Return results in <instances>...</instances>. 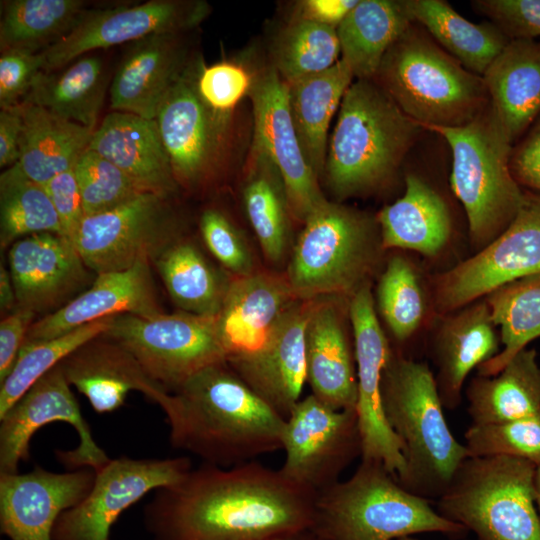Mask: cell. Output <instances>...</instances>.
<instances>
[{
	"instance_id": "cell-44",
	"label": "cell",
	"mask_w": 540,
	"mask_h": 540,
	"mask_svg": "<svg viewBox=\"0 0 540 540\" xmlns=\"http://www.w3.org/2000/svg\"><path fill=\"white\" fill-rule=\"evenodd\" d=\"M340 54L336 28L290 19L274 42L271 65L291 84L329 69Z\"/></svg>"
},
{
	"instance_id": "cell-6",
	"label": "cell",
	"mask_w": 540,
	"mask_h": 540,
	"mask_svg": "<svg viewBox=\"0 0 540 540\" xmlns=\"http://www.w3.org/2000/svg\"><path fill=\"white\" fill-rule=\"evenodd\" d=\"M373 80L424 129L464 126L490 104L482 76L413 23L386 52Z\"/></svg>"
},
{
	"instance_id": "cell-22",
	"label": "cell",
	"mask_w": 540,
	"mask_h": 540,
	"mask_svg": "<svg viewBox=\"0 0 540 540\" xmlns=\"http://www.w3.org/2000/svg\"><path fill=\"white\" fill-rule=\"evenodd\" d=\"M17 307L52 310L87 281L88 268L70 239L54 233L17 240L9 251Z\"/></svg>"
},
{
	"instance_id": "cell-43",
	"label": "cell",
	"mask_w": 540,
	"mask_h": 540,
	"mask_svg": "<svg viewBox=\"0 0 540 540\" xmlns=\"http://www.w3.org/2000/svg\"><path fill=\"white\" fill-rule=\"evenodd\" d=\"M113 318L91 322L51 339L25 341L11 372L0 383V418L42 376L83 344L106 332Z\"/></svg>"
},
{
	"instance_id": "cell-60",
	"label": "cell",
	"mask_w": 540,
	"mask_h": 540,
	"mask_svg": "<svg viewBox=\"0 0 540 540\" xmlns=\"http://www.w3.org/2000/svg\"><path fill=\"white\" fill-rule=\"evenodd\" d=\"M397 540H419V539L416 538L415 536H408V537H403Z\"/></svg>"
},
{
	"instance_id": "cell-47",
	"label": "cell",
	"mask_w": 540,
	"mask_h": 540,
	"mask_svg": "<svg viewBox=\"0 0 540 540\" xmlns=\"http://www.w3.org/2000/svg\"><path fill=\"white\" fill-rule=\"evenodd\" d=\"M85 216L113 209L143 192L116 165L87 147L74 165Z\"/></svg>"
},
{
	"instance_id": "cell-34",
	"label": "cell",
	"mask_w": 540,
	"mask_h": 540,
	"mask_svg": "<svg viewBox=\"0 0 540 540\" xmlns=\"http://www.w3.org/2000/svg\"><path fill=\"white\" fill-rule=\"evenodd\" d=\"M472 424L515 420L540 411L537 352L525 348L493 376H475L466 389Z\"/></svg>"
},
{
	"instance_id": "cell-42",
	"label": "cell",
	"mask_w": 540,
	"mask_h": 540,
	"mask_svg": "<svg viewBox=\"0 0 540 540\" xmlns=\"http://www.w3.org/2000/svg\"><path fill=\"white\" fill-rule=\"evenodd\" d=\"M39 233L64 236L44 185L29 179L15 164L0 175L1 248Z\"/></svg>"
},
{
	"instance_id": "cell-5",
	"label": "cell",
	"mask_w": 540,
	"mask_h": 540,
	"mask_svg": "<svg viewBox=\"0 0 540 540\" xmlns=\"http://www.w3.org/2000/svg\"><path fill=\"white\" fill-rule=\"evenodd\" d=\"M312 530L325 540H397L421 533L463 536L429 499L405 489L383 464L361 460L352 476L319 492Z\"/></svg>"
},
{
	"instance_id": "cell-24",
	"label": "cell",
	"mask_w": 540,
	"mask_h": 540,
	"mask_svg": "<svg viewBox=\"0 0 540 540\" xmlns=\"http://www.w3.org/2000/svg\"><path fill=\"white\" fill-rule=\"evenodd\" d=\"M181 36L159 33L131 43L110 85L113 111L155 119L161 102L191 64Z\"/></svg>"
},
{
	"instance_id": "cell-23",
	"label": "cell",
	"mask_w": 540,
	"mask_h": 540,
	"mask_svg": "<svg viewBox=\"0 0 540 540\" xmlns=\"http://www.w3.org/2000/svg\"><path fill=\"white\" fill-rule=\"evenodd\" d=\"M149 263L144 260L124 271L97 274L89 289L35 321L26 341L51 339L119 314L161 313Z\"/></svg>"
},
{
	"instance_id": "cell-13",
	"label": "cell",
	"mask_w": 540,
	"mask_h": 540,
	"mask_svg": "<svg viewBox=\"0 0 540 540\" xmlns=\"http://www.w3.org/2000/svg\"><path fill=\"white\" fill-rule=\"evenodd\" d=\"M191 63L161 102L155 121L180 186L193 188L214 174L229 153L233 115L211 109L196 86Z\"/></svg>"
},
{
	"instance_id": "cell-19",
	"label": "cell",
	"mask_w": 540,
	"mask_h": 540,
	"mask_svg": "<svg viewBox=\"0 0 540 540\" xmlns=\"http://www.w3.org/2000/svg\"><path fill=\"white\" fill-rule=\"evenodd\" d=\"M248 98L252 104L251 144L277 167L284 182L292 218L304 223L326 198L302 151L289 104V84L272 65L255 70Z\"/></svg>"
},
{
	"instance_id": "cell-8",
	"label": "cell",
	"mask_w": 540,
	"mask_h": 540,
	"mask_svg": "<svg viewBox=\"0 0 540 540\" xmlns=\"http://www.w3.org/2000/svg\"><path fill=\"white\" fill-rule=\"evenodd\" d=\"M425 130L450 146L451 188L464 207L473 244L485 247L510 225L524 200L510 168L511 140L491 104L464 126Z\"/></svg>"
},
{
	"instance_id": "cell-15",
	"label": "cell",
	"mask_w": 540,
	"mask_h": 540,
	"mask_svg": "<svg viewBox=\"0 0 540 540\" xmlns=\"http://www.w3.org/2000/svg\"><path fill=\"white\" fill-rule=\"evenodd\" d=\"M53 422L70 424L78 433L77 448L56 451L57 459L69 471L90 468L98 472L111 460L95 442L71 385L58 364L0 418V473L19 472L20 462L29 459L34 433Z\"/></svg>"
},
{
	"instance_id": "cell-1",
	"label": "cell",
	"mask_w": 540,
	"mask_h": 540,
	"mask_svg": "<svg viewBox=\"0 0 540 540\" xmlns=\"http://www.w3.org/2000/svg\"><path fill=\"white\" fill-rule=\"evenodd\" d=\"M317 494L256 460L203 463L144 507L152 540H283L312 529Z\"/></svg>"
},
{
	"instance_id": "cell-14",
	"label": "cell",
	"mask_w": 540,
	"mask_h": 540,
	"mask_svg": "<svg viewBox=\"0 0 540 540\" xmlns=\"http://www.w3.org/2000/svg\"><path fill=\"white\" fill-rule=\"evenodd\" d=\"M167 200L143 193L85 216L71 241L87 268L96 274L124 271L155 259L174 240L175 220Z\"/></svg>"
},
{
	"instance_id": "cell-50",
	"label": "cell",
	"mask_w": 540,
	"mask_h": 540,
	"mask_svg": "<svg viewBox=\"0 0 540 540\" xmlns=\"http://www.w3.org/2000/svg\"><path fill=\"white\" fill-rule=\"evenodd\" d=\"M42 71H44L42 52L22 49L1 50L0 108H10L21 104Z\"/></svg>"
},
{
	"instance_id": "cell-41",
	"label": "cell",
	"mask_w": 540,
	"mask_h": 540,
	"mask_svg": "<svg viewBox=\"0 0 540 540\" xmlns=\"http://www.w3.org/2000/svg\"><path fill=\"white\" fill-rule=\"evenodd\" d=\"M0 50L41 52L66 36L89 9L83 0L2 2Z\"/></svg>"
},
{
	"instance_id": "cell-38",
	"label": "cell",
	"mask_w": 540,
	"mask_h": 540,
	"mask_svg": "<svg viewBox=\"0 0 540 540\" xmlns=\"http://www.w3.org/2000/svg\"><path fill=\"white\" fill-rule=\"evenodd\" d=\"M105 91L102 60L82 56L58 71L40 72L22 102L95 129Z\"/></svg>"
},
{
	"instance_id": "cell-49",
	"label": "cell",
	"mask_w": 540,
	"mask_h": 540,
	"mask_svg": "<svg viewBox=\"0 0 540 540\" xmlns=\"http://www.w3.org/2000/svg\"><path fill=\"white\" fill-rule=\"evenodd\" d=\"M200 231L209 251L234 277L255 272L245 239L223 212L206 209L200 217Z\"/></svg>"
},
{
	"instance_id": "cell-25",
	"label": "cell",
	"mask_w": 540,
	"mask_h": 540,
	"mask_svg": "<svg viewBox=\"0 0 540 540\" xmlns=\"http://www.w3.org/2000/svg\"><path fill=\"white\" fill-rule=\"evenodd\" d=\"M60 365L71 387L97 413L119 409L131 391L141 392L160 407L170 394L148 377L127 350L103 334L83 344Z\"/></svg>"
},
{
	"instance_id": "cell-56",
	"label": "cell",
	"mask_w": 540,
	"mask_h": 540,
	"mask_svg": "<svg viewBox=\"0 0 540 540\" xmlns=\"http://www.w3.org/2000/svg\"><path fill=\"white\" fill-rule=\"evenodd\" d=\"M23 119L20 104L0 109V167L9 168L19 161Z\"/></svg>"
},
{
	"instance_id": "cell-40",
	"label": "cell",
	"mask_w": 540,
	"mask_h": 540,
	"mask_svg": "<svg viewBox=\"0 0 540 540\" xmlns=\"http://www.w3.org/2000/svg\"><path fill=\"white\" fill-rule=\"evenodd\" d=\"M484 300L492 321L500 327L503 348L477 369L478 375L493 376L531 341L540 337V274L505 284Z\"/></svg>"
},
{
	"instance_id": "cell-45",
	"label": "cell",
	"mask_w": 540,
	"mask_h": 540,
	"mask_svg": "<svg viewBox=\"0 0 540 540\" xmlns=\"http://www.w3.org/2000/svg\"><path fill=\"white\" fill-rule=\"evenodd\" d=\"M377 304L392 336L399 342L409 339L425 314V298L413 265L393 256L385 266L377 286Z\"/></svg>"
},
{
	"instance_id": "cell-53",
	"label": "cell",
	"mask_w": 540,
	"mask_h": 540,
	"mask_svg": "<svg viewBox=\"0 0 540 540\" xmlns=\"http://www.w3.org/2000/svg\"><path fill=\"white\" fill-rule=\"evenodd\" d=\"M36 313L17 307L0 323V383L11 372Z\"/></svg>"
},
{
	"instance_id": "cell-55",
	"label": "cell",
	"mask_w": 540,
	"mask_h": 540,
	"mask_svg": "<svg viewBox=\"0 0 540 540\" xmlns=\"http://www.w3.org/2000/svg\"><path fill=\"white\" fill-rule=\"evenodd\" d=\"M359 0H302L294 6L291 19L338 28Z\"/></svg>"
},
{
	"instance_id": "cell-18",
	"label": "cell",
	"mask_w": 540,
	"mask_h": 540,
	"mask_svg": "<svg viewBox=\"0 0 540 540\" xmlns=\"http://www.w3.org/2000/svg\"><path fill=\"white\" fill-rule=\"evenodd\" d=\"M348 317L356 361L361 460L379 462L398 478L405 469L403 446L386 420L381 400L382 375L392 350L375 311L370 283L349 298Z\"/></svg>"
},
{
	"instance_id": "cell-35",
	"label": "cell",
	"mask_w": 540,
	"mask_h": 540,
	"mask_svg": "<svg viewBox=\"0 0 540 540\" xmlns=\"http://www.w3.org/2000/svg\"><path fill=\"white\" fill-rule=\"evenodd\" d=\"M412 23L404 0H359L337 28L341 59L357 80H373L386 52Z\"/></svg>"
},
{
	"instance_id": "cell-48",
	"label": "cell",
	"mask_w": 540,
	"mask_h": 540,
	"mask_svg": "<svg viewBox=\"0 0 540 540\" xmlns=\"http://www.w3.org/2000/svg\"><path fill=\"white\" fill-rule=\"evenodd\" d=\"M255 70L241 60H222L212 65L198 62L196 86L214 111L234 115L238 104L249 96Z\"/></svg>"
},
{
	"instance_id": "cell-28",
	"label": "cell",
	"mask_w": 540,
	"mask_h": 540,
	"mask_svg": "<svg viewBox=\"0 0 540 540\" xmlns=\"http://www.w3.org/2000/svg\"><path fill=\"white\" fill-rule=\"evenodd\" d=\"M499 344L485 300L473 302L442 321L434 336L433 355L436 386L444 408L454 410L459 406L467 376L498 354Z\"/></svg>"
},
{
	"instance_id": "cell-17",
	"label": "cell",
	"mask_w": 540,
	"mask_h": 540,
	"mask_svg": "<svg viewBox=\"0 0 540 540\" xmlns=\"http://www.w3.org/2000/svg\"><path fill=\"white\" fill-rule=\"evenodd\" d=\"M191 469L188 457L111 459L96 472L88 495L59 516L53 540H109L125 510L149 492L177 483Z\"/></svg>"
},
{
	"instance_id": "cell-37",
	"label": "cell",
	"mask_w": 540,
	"mask_h": 540,
	"mask_svg": "<svg viewBox=\"0 0 540 540\" xmlns=\"http://www.w3.org/2000/svg\"><path fill=\"white\" fill-rule=\"evenodd\" d=\"M413 22L470 72L482 76L510 39L492 23L474 24L442 0H404Z\"/></svg>"
},
{
	"instance_id": "cell-31",
	"label": "cell",
	"mask_w": 540,
	"mask_h": 540,
	"mask_svg": "<svg viewBox=\"0 0 540 540\" xmlns=\"http://www.w3.org/2000/svg\"><path fill=\"white\" fill-rule=\"evenodd\" d=\"M405 184L403 196L376 217L383 248L435 256L451 236L449 209L444 199L417 175L406 176Z\"/></svg>"
},
{
	"instance_id": "cell-51",
	"label": "cell",
	"mask_w": 540,
	"mask_h": 540,
	"mask_svg": "<svg viewBox=\"0 0 540 540\" xmlns=\"http://www.w3.org/2000/svg\"><path fill=\"white\" fill-rule=\"evenodd\" d=\"M472 4L510 40L540 37V0H477Z\"/></svg>"
},
{
	"instance_id": "cell-52",
	"label": "cell",
	"mask_w": 540,
	"mask_h": 540,
	"mask_svg": "<svg viewBox=\"0 0 540 540\" xmlns=\"http://www.w3.org/2000/svg\"><path fill=\"white\" fill-rule=\"evenodd\" d=\"M58 215L63 235L71 240L85 217L74 167L44 185Z\"/></svg>"
},
{
	"instance_id": "cell-26",
	"label": "cell",
	"mask_w": 540,
	"mask_h": 540,
	"mask_svg": "<svg viewBox=\"0 0 540 540\" xmlns=\"http://www.w3.org/2000/svg\"><path fill=\"white\" fill-rule=\"evenodd\" d=\"M344 298L314 300L305 331L306 382L312 395L334 409H356L357 374L345 327Z\"/></svg>"
},
{
	"instance_id": "cell-54",
	"label": "cell",
	"mask_w": 540,
	"mask_h": 540,
	"mask_svg": "<svg viewBox=\"0 0 540 540\" xmlns=\"http://www.w3.org/2000/svg\"><path fill=\"white\" fill-rule=\"evenodd\" d=\"M510 168L519 184L540 192V116L512 149Z\"/></svg>"
},
{
	"instance_id": "cell-57",
	"label": "cell",
	"mask_w": 540,
	"mask_h": 540,
	"mask_svg": "<svg viewBox=\"0 0 540 540\" xmlns=\"http://www.w3.org/2000/svg\"><path fill=\"white\" fill-rule=\"evenodd\" d=\"M17 308L16 294L9 270L1 263L0 267V308L1 312H8Z\"/></svg>"
},
{
	"instance_id": "cell-3",
	"label": "cell",
	"mask_w": 540,
	"mask_h": 540,
	"mask_svg": "<svg viewBox=\"0 0 540 540\" xmlns=\"http://www.w3.org/2000/svg\"><path fill=\"white\" fill-rule=\"evenodd\" d=\"M422 130L374 80L353 82L328 141L323 177L332 194L341 201L382 187Z\"/></svg>"
},
{
	"instance_id": "cell-30",
	"label": "cell",
	"mask_w": 540,
	"mask_h": 540,
	"mask_svg": "<svg viewBox=\"0 0 540 540\" xmlns=\"http://www.w3.org/2000/svg\"><path fill=\"white\" fill-rule=\"evenodd\" d=\"M482 78L490 104L513 143L540 116V41L510 40Z\"/></svg>"
},
{
	"instance_id": "cell-10",
	"label": "cell",
	"mask_w": 540,
	"mask_h": 540,
	"mask_svg": "<svg viewBox=\"0 0 540 540\" xmlns=\"http://www.w3.org/2000/svg\"><path fill=\"white\" fill-rule=\"evenodd\" d=\"M103 335L127 350L148 377L169 393L228 358L216 316L184 311L148 317L119 314Z\"/></svg>"
},
{
	"instance_id": "cell-32",
	"label": "cell",
	"mask_w": 540,
	"mask_h": 540,
	"mask_svg": "<svg viewBox=\"0 0 540 540\" xmlns=\"http://www.w3.org/2000/svg\"><path fill=\"white\" fill-rule=\"evenodd\" d=\"M353 78L348 64L340 59L325 71L289 84L294 127L305 158L319 180L324 174L331 120Z\"/></svg>"
},
{
	"instance_id": "cell-39",
	"label": "cell",
	"mask_w": 540,
	"mask_h": 540,
	"mask_svg": "<svg viewBox=\"0 0 540 540\" xmlns=\"http://www.w3.org/2000/svg\"><path fill=\"white\" fill-rule=\"evenodd\" d=\"M155 264L168 294L181 311L217 316L231 278L214 269L195 245L174 239L157 255Z\"/></svg>"
},
{
	"instance_id": "cell-46",
	"label": "cell",
	"mask_w": 540,
	"mask_h": 540,
	"mask_svg": "<svg viewBox=\"0 0 540 540\" xmlns=\"http://www.w3.org/2000/svg\"><path fill=\"white\" fill-rule=\"evenodd\" d=\"M464 438L469 457L510 456L540 465V411L510 421L471 424Z\"/></svg>"
},
{
	"instance_id": "cell-4",
	"label": "cell",
	"mask_w": 540,
	"mask_h": 540,
	"mask_svg": "<svg viewBox=\"0 0 540 540\" xmlns=\"http://www.w3.org/2000/svg\"><path fill=\"white\" fill-rule=\"evenodd\" d=\"M381 400L403 446L405 469L398 482L420 497L440 498L469 453L447 424L434 374L426 363L392 351L382 375Z\"/></svg>"
},
{
	"instance_id": "cell-58",
	"label": "cell",
	"mask_w": 540,
	"mask_h": 540,
	"mask_svg": "<svg viewBox=\"0 0 540 540\" xmlns=\"http://www.w3.org/2000/svg\"><path fill=\"white\" fill-rule=\"evenodd\" d=\"M283 540H325L319 534L312 529L305 530L303 532L292 535Z\"/></svg>"
},
{
	"instance_id": "cell-11",
	"label": "cell",
	"mask_w": 540,
	"mask_h": 540,
	"mask_svg": "<svg viewBox=\"0 0 540 540\" xmlns=\"http://www.w3.org/2000/svg\"><path fill=\"white\" fill-rule=\"evenodd\" d=\"M540 274V192L525 191L510 225L469 259L437 277L435 304L452 313L510 282Z\"/></svg>"
},
{
	"instance_id": "cell-33",
	"label": "cell",
	"mask_w": 540,
	"mask_h": 540,
	"mask_svg": "<svg viewBox=\"0 0 540 540\" xmlns=\"http://www.w3.org/2000/svg\"><path fill=\"white\" fill-rule=\"evenodd\" d=\"M20 109L23 129L16 164L29 179L45 185L74 167L95 129L60 118L37 105L22 102Z\"/></svg>"
},
{
	"instance_id": "cell-20",
	"label": "cell",
	"mask_w": 540,
	"mask_h": 540,
	"mask_svg": "<svg viewBox=\"0 0 540 540\" xmlns=\"http://www.w3.org/2000/svg\"><path fill=\"white\" fill-rule=\"evenodd\" d=\"M314 300L296 299L254 349L227 359L233 371L284 419L306 382L305 331Z\"/></svg>"
},
{
	"instance_id": "cell-12",
	"label": "cell",
	"mask_w": 540,
	"mask_h": 540,
	"mask_svg": "<svg viewBox=\"0 0 540 540\" xmlns=\"http://www.w3.org/2000/svg\"><path fill=\"white\" fill-rule=\"evenodd\" d=\"M282 450V473L318 494L361 458L356 409H334L312 394L301 398L285 419Z\"/></svg>"
},
{
	"instance_id": "cell-7",
	"label": "cell",
	"mask_w": 540,
	"mask_h": 540,
	"mask_svg": "<svg viewBox=\"0 0 540 540\" xmlns=\"http://www.w3.org/2000/svg\"><path fill=\"white\" fill-rule=\"evenodd\" d=\"M383 250L376 218L325 199L303 223L286 278L297 299H349L370 283Z\"/></svg>"
},
{
	"instance_id": "cell-9",
	"label": "cell",
	"mask_w": 540,
	"mask_h": 540,
	"mask_svg": "<svg viewBox=\"0 0 540 540\" xmlns=\"http://www.w3.org/2000/svg\"><path fill=\"white\" fill-rule=\"evenodd\" d=\"M536 469L516 457H468L437 499V511L477 540H540Z\"/></svg>"
},
{
	"instance_id": "cell-2",
	"label": "cell",
	"mask_w": 540,
	"mask_h": 540,
	"mask_svg": "<svg viewBox=\"0 0 540 540\" xmlns=\"http://www.w3.org/2000/svg\"><path fill=\"white\" fill-rule=\"evenodd\" d=\"M173 448L233 467L282 449L285 419L228 365L207 367L161 406Z\"/></svg>"
},
{
	"instance_id": "cell-36",
	"label": "cell",
	"mask_w": 540,
	"mask_h": 540,
	"mask_svg": "<svg viewBox=\"0 0 540 540\" xmlns=\"http://www.w3.org/2000/svg\"><path fill=\"white\" fill-rule=\"evenodd\" d=\"M242 198L264 255L271 262H280L289 248L293 218L280 172L253 144L245 161Z\"/></svg>"
},
{
	"instance_id": "cell-59",
	"label": "cell",
	"mask_w": 540,
	"mask_h": 540,
	"mask_svg": "<svg viewBox=\"0 0 540 540\" xmlns=\"http://www.w3.org/2000/svg\"><path fill=\"white\" fill-rule=\"evenodd\" d=\"M536 504L540 515V465L537 466L535 476Z\"/></svg>"
},
{
	"instance_id": "cell-16",
	"label": "cell",
	"mask_w": 540,
	"mask_h": 540,
	"mask_svg": "<svg viewBox=\"0 0 540 540\" xmlns=\"http://www.w3.org/2000/svg\"><path fill=\"white\" fill-rule=\"evenodd\" d=\"M210 11L203 0H149L88 9L66 36L41 51L44 71H58L88 52L131 44L152 34H182L201 24Z\"/></svg>"
},
{
	"instance_id": "cell-29",
	"label": "cell",
	"mask_w": 540,
	"mask_h": 540,
	"mask_svg": "<svg viewBox=\"0 0 540 540\" xmlns=\"http://www.w3.org/2000/svg\"><path fill=\"white\" fill-rule=\"evenodd\" d=\"M296 299L286 277L261 272L233 276L216 316L228 358L257 347Z\"/></svg>"
},
{
	"instance_id": "cell-27",
	"label": "cell",
	"mask_w": 540,
	"mask_h": 540,
	"mask_svg": "<svg viewBox=\"0 0 540 540\" xmlns=\"http://www.w3.org/2000/svg\"><path fill=\"white\" fill-rule=\"evenodd\" d=\"M88 148L121 169L143 193L169 199L179 188L155 119L113 111L94 130Z\"/></svg>"
},
{
	"instance_id": "cell-21",
	"label": "cell",
	"mask_w": 540,
	"mask_h": 540,
	"mask_svg": "<svg viewBox=\"0 0 540 540\" xmlns=\"http://www.w3.org/2000/svg\"><path fill=\"white\" fill-rule=\"evenodd\" d=\"M90 468L64 473L35 466L27 473H0V530L9 540H53L59 516L91 491Z\"/></svg>"
}]
</instances>
